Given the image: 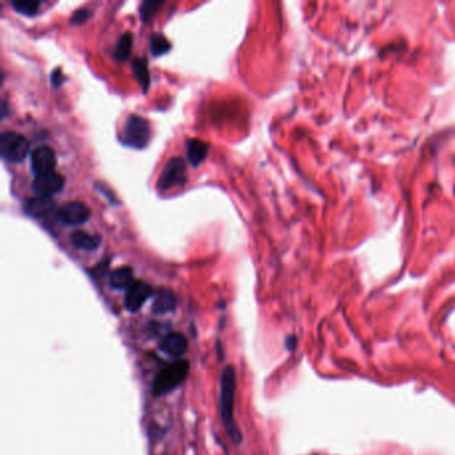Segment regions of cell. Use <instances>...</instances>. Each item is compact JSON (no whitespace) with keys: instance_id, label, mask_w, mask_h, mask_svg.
Returning a JSON list of instances; mask_svg holds the SVG:
<instances>
[{"instance_id":"obj_1","label":"cell","mask_w":455,"mask_h":455,"mask_svg":"<svg viewBox=\"0 0 455 455\" xmlns=\"http://www.w3.org/2000/svg\"><path fill=\"white\" fill-rule=\"evenodd\" d=\"M236 393V374L233 366H226L221 375V393H219V410L222 423L231 438L233 444H239L243 441V435L234 420V405Z\"/></svg>"},{"instance_id":"obj_2","label":"cell","mask_w":455,"mask_h":455,"mask_svg":"<svg viewBox=\"0 0 455 455\" xmlns=\"http://www.w3.org/2000/svg\"><path fill=\"white\" fill-rule=\"evenodd\" d=\"M190 363L183 359L166 366L152 382V394L155 397H162L174 391L176 387H179L186 381Z\"/></svg>"},{"instance_id":"obj_3","label":"cell","mask_w":455,"mask_h":455,"mask_svg":"<svg viewBox=\"0 0 455 455\" xmlns=\"http://www.w3.org/2000/svg\"><path fill=\"white\" fill-rule=\"evenodd\" d=\"M150 139V125L143 117L131 114L126 119L120 140L123 144L129 146L131 149H143L147 146Z\"/></svg>"},{"instance_id":"obj_4","label":"cell","mask_w":455,"mask_h":455,"mask_svg":"<svg viewBox=\"0 0 455 455\" xmlns=\"http://www.w3.org/2000/svg\"><path fill=\"white\" fill-rule=\"evenodd\" d=\"M28 150L30 142L22 134L6 131L0 135V155L4 161L11 163L22 162Z\"/></svg>"},{"instance_id":"obj_5","label":"cell","mask_w":455,"mask_h":455,"mask_svg":"<svg viewBox=\"0 0 455 455\" xmlns=\"http://www.w3.org/2000/svg\"><path fill=\"white\" fill-rule=\"evenodd\" d=\"M186 163L182 158H173L164 166L163 171L158 179V188L166 191L186 183Z\"/></svg>"},{"instance_id":"obj_6","label":"cell","mask_w":455,"mask_h":455,"mask_svg":"<svg viewBox=\"0 0 455 455\" xmlns=\"http://www.w3.org/2000/svg\"><path fill=\"white\" fill-rule=\"evenodd\" d=\"M63 186H64L63 176L55 171L35 175V179L33 182L34 192L38 197H43V198H51V195L59 192Z\"/></svg>"},{"instance_id":"obj_7","label":"cell","mask_w":455,"mask_h":455,"mask_svg":"<svg viewBox=\"0 0 455 455\" xmlns=\"http://www.w3.org/2000/svg\"><path fill=\"white\" fill-rule=\"evenodd\" d=\"M57 218L64 224H82L90 218V209L82 202H67L57 210Z\"/></svg>"},{"instance_id":"obj_8","label":"cell","mask_w":455,"mask_h":455,"mask_svg":"<svg viewBox=\"0 0 455 455\" xmlns=\"http://www.w3.org/2000/svg\"><path fill=\"white\" fill-rule=\"evenodd\" d=\"M57 166L55 152L50 146H38L31 154V168L35 175L54 171Z\"/></svg>"},{"instance_id":"obj_9","label":"cell","mask_w":455,"mask_h":455,"mask_svg":"<svg viewBox=\"0 0 455 455\" xmlns=\"http://www.w3.org/2000/svg\"><path fill=\"white\" fill-rule=\"evenodd\" d=\"M151 295L152 287L150 284H147L146 282H134L125 296L126 309L131 313L139 311L142 306L146 304V301Z\"/></svg>"},{"instance_id":"obj_10","label":"cell","mask_w":455,"mask_h":455,"mask_svg":"<svg viewBox=\"0 0 455 455\" xmlns=\"http://www.w3.org/2000/svg\"><path fill=\"white\" fill-rule=\"evenodd\" d=\"M188 343L183 334L180 333H170L161 340L159 349L163 351L166 355L171 358H182L186 354Z\"/></svg>"},{"instance_id":"obj_11","label":"cell","mask_w":455,"mask_h":455,"mask_svg":"<svg viewBox=\"0 0 455 455\" xmlns=\"http://www.w3.org/2000/svg\"><path fill=\"white\" fill-rule=\"evenodd\" d=\"M24 211L34 218H46L51 214L57 215L55 202H52L51 198H43V197L27 199L24 203Z\"/></svg>"},{"instance_id":"obj_12","label":"cell","mask_w":455,"mask_h":455,"mask_svg":"<svg viewBox=\"0 0 455 455\" xmlns=\"http://www.w3.org/2000/svg\"><path fill=\"white\" fill-rule=\"evenodd\" d=\"M178 306V299L175 294L171 290L163 289L156 294L154 302H152L151 311L155 316H166L168 313H173Z\"/></svg>"},{"instance_id":"obj_13","label":"cell","mask_w":455,"mask_h":455,"mask_svg":"<svg viewBox=\"0 0 455 455\" xmlns=\"http://www.w3.org/2000/svg\"><path fill=\"white\" fill-rule=\"evenodd\" d=\"M71 245L83 251H93L96 250L102 238L99 234H91L84 231V230H76L72 231L70 235Z\"/></svg>"},{"instance_id":"obj_14","label":"cell","mask_w":455,"mask_h":455,"mask_svg":"<svg viewBox=\"0 0 455 455\" xmlns=\"http://www.w3.org/2000/svg\"><path fill=\"white\" fill-rule=\"evenodd\" d=\"M132 283H134L132 269L127 266L114 270L108 275V284L115 290H129Z\"/></svg>"},{"instance_id":"obj_15","label":"cell","mask_w":455,"mask_h":455,"mask_svg":"<svg viewBox=\"0 0 455 455\" xmlns=\"http://www.w3.org/2000/svg\"><path fill=\"white\" fill-rule=\"evenodd\" d=\"M209 154V144L200 139L187 140V158L192 166H199Z\"/></svg>"},{"instance_id":"obj_16","label":"cell","mask_w":455,"mask_h":455,"mask_svg":"<svg viewBox=\"0 0 455 455\" xmlns=\"http://www.w3.org/2000/svg\"><path fill=\"white\" fill-rule=\"evenodd\" d=\"M132 69L134 72L139 81V84L143 88V91H147V87L150 84V72H149V67H147V60L144 58L134 59L132 62Z\"/></svg>"},{"instance_id":"obj_17","label":"cell","mask_w":455,"mask_h":455,"mask_svg":"<svg viewBox=\"0 0 455 455\" xmlns=\"http://www.w3.org/2000/svg\"><path fill=\"white\" fill-rule=\"evenodd\" d=\"M131 48H132V34L131 33H125L123 35L119 38L117 46L114 48V58L117 60H126L129 58L131 54Z\"/></svg>"},{"instance_id":"obj_18","label":"cell","mask_w":455,"mask_h":455,"mask_svg":"<svg viewBox=\"0 0 455 455\" xmlns=\"http://www.w3.org/2000/svg\"><path fill=\"white\" fill-rule=\"evenodd\" d=\"M170 48H171V45L166 39V36L162 34H152L150 38V51H151L152 57L163 55L167 51H170Z\"/></svg>"},{"instance_id":"obj_19","label":"cell","mask_w":455,"mask_h":455,"mask_svg":"<svg viewBox=\"0 0 455 455\" xmlns=\"http://www.w3.org/2000/svg\"><path fill=\"white\" fill-rule=\"evenodd\" d=\"M12 7L15 8V11H18L19 13L31 16V15H35L38 10H39L40 1H36V0H13Z\"/></svg>"},{"instance_id":"obj_20","label":"cell","mask_w":455,"mask_h":455,"mask_svg":"<svg viewBox=\"0 0 455 455\" xmlns=\"http://www.w3.org/2000/svg\"><path fill=\"white\" fill-rule=\"evenodd\" d=\"M162 6V1H154V0H144L140 4L139 13L142 21H149L156 13L158 8Z\"/></svg>"},{"instance_id":"obj_21","label":"cell","mask_w":455,"mask_h":455,"mask_svg":"<svg viewBox=\"0 0 455 455\" xmlns=\"http://www.w3.org/2000/svg\"><path fill=\"white\" fill-rule=\"evenodd\" d=\"M91 10L90 8H79L78 11L74 12L71 16L70 22L72 24L84 23L90 16H91Z\"/></svg>"},{"instance_id":"obj_22","label":"cell","mask_w":455,"mask_h":455,"mask_svg":"<svg viewBox=\"0 0 455 455\" xmlns=\"http://www.w3.org/2000/svg\"><path fill=\"white\" fill-rule=\"evenodd\" d=\"M62 81H63V76H62V74H60V69H55V70L51 72V82H52L54 86L58 87L59 84L62 83Z\"/></svg>"}]
</instances>
